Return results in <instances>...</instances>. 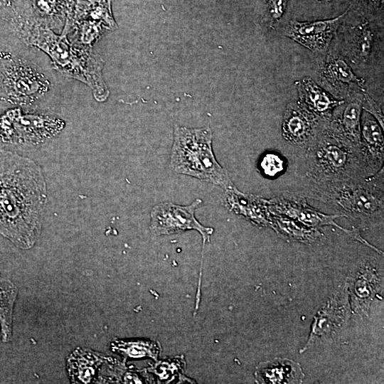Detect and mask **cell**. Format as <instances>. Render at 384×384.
Segmentation results:
<instances>
[{
	"instance_id": "cell-1",
	"label": "cell",
	"mask_w": 384,
	"mask_h": 384,
	"mask_svg": "<svg viewBox=\"0 0 384 384\" xmlns=\"http://www.w3.org/2000/svg\"><path fill=\"white\" fill-rule=\"evenodd\" d=\"M47 198L39 165L0 147V235L20 249L33 247L41 233Z\"/></svg>"
},
{
	"instance_id": "cell-2",
	"label": "cell",
	"mask_w": 384,
	"mask_h": 384,
	"mask_svg": "<svg viewBox=\"0 0 384 384\" xmlns=\"http://www.w3.org/2000/svg\"><path fill=\"white\" fill-rule=\"evenodd\" d=\"M58 73L43 51L9 29L0 33V102L49 109L59 89Z\"/></svg>"
},
{
	"instance_id": "cell-3",
	"label": "cell",
	"mask_w": 384,
	"mask_h": 384,
	"mask_svg": "<svg viewBox=\"0 0 384 384\" xmlns=\"http://www.w3.org/2000/svg\"><path fill=\"white\" fill-rule=\"evenodd\" d=\"M9 28L21 41L43 51L59 74L85 84L95 100L106 99L108 91L102 75V62L92 47L71 42L66 35L55 32L31 14L13 17Z\"/></svg>"
},
{
	"instance_id": "cell-4",
	"label": "cell",
	"mask_w": 384,
	"mask_h": 384,
	"mask_svg": "<svg viewBox=\"0 0 384 384\" xmlns=\"http://www.w3.org/2000/svg\"><path fill=\"white\" fill-rule=\"evenodd\" d=\"M383 168L366 178L334 182H312L301 191L319 201L345 218L363 223L383 220L384 211Z\"/></svg>"
},
{
	"instance_id": "cell-5",
	"label": "cell",
	"mask_w": 384,
	"mask_h": 384,
	"mask_svg": "<svg viewBox=\"0 0 384 384\" xmlns=\"http://www.w3.org/2000/svg\"><path fill=\"white\" fill-rule=\"evenodd\" d=\"M306 176L312 182H334L373 176L361 148L331 134L324 125L306 148Z\"/></svg>"
},
{
	"instance_id": "cell-6",
	"label": "cell",
	"mask_w": 384,
	"mask_h": 384,
	"mask_svg": "<svg viewBox=\"0 0 384 384\" xmlns=\"http://www.w3.org/2000/svg\"><path fill=\"white\" fill-rule=\"evenodd\" d=\"M64 119L50 109H31L0 102V147L39 146L60 135Z\"/></svg>"
},
{
	"instance_id": "cell-7",
	"label": "cell",
	"mask_w": 384,
	"mask_h": 384,
	"mask_svg": "<svg viewBox=\"0 0 384 384\" xmlns=\"http://www.w3.org/2000/svg\"><path fill=\"white\" fill-rule=\"evenodd\" d=\"M171 165L176 173L213 183L225 190L233 186L227 171L215 159L209 127H176Z\"/></svg>"
},
{
	"instance_id": "cell-8",
	"label": "cell",
	"mask_w": 384,
	"mask_h": 384,
	"mask_svg": "<svg viewBox=\"0 0 384 384\" xmlns=\"http://www.w3.org/2000/svg\"><path fill=\"white\" fill-rule=\"evenodd\" d=\"M267 206L270 213L285 215L308 227L317 228L324 225H333L365 245L375 248L361 236L357 229H345L335 222V219L343 217L342 215L325 214L309 205L306 198L296 192H280L267 200Z\"/></svg>"
},
{
	"instance_id": "cell-9",
	"label": "cell",
	"mask_w": 384,
	"mask_h": 384,
	"mask_svg": "<svg viewBox=\"0 0 384 384\" xmlns=\"http://www.w3.org/2000/svg\"><path fill=\"white\" fill-rule=\"evenodd\" d=\"M201 203V199H196L191 205L186 206L172 203L155 206L151 211L150 230L156 235H161L195 230L201 233L204 242L209 241L213 229L202 225L194 215Z\"/></svg>"
},
{
	"instance_id": "cell-10",
	"label": "cell",
	"mask_w": 384,
	"mask_h": 384,
	"mask_svg": "<svg viewBox=\"0 0 384 384\" xmlns=\"http://www.w3.org/2000/svg\"><path fill=\"white\" fill-rule=\"evenodd\" d=\"M348 10L337 17L314 21H292L284 29V35L312 52L327 50Z\"/></svg>"
},
{
	"instance_id": "cell-11",
	"label": "cell",
	"mask_w": 384,
	"mask_h": 384,
	"mask_svg": "<svg viewBox=\"0 0 384 384\" xmlns=\"http://www.w3.org/2000/svg\"><path fill=\"white\" fill-rule=\"evenodd\" d=\"M321 80L322 85L329 89L328 92L333 93L338 100L359 95L361 92H365V80L353 72L340 55L327 56L321 70Z\"/></svg>"
},
{
	"instance_id": "cell-12",
	"label": "cell",
	"mask_w": 384,
	"mask_h": 384,
	"mask_svg": "<svg viewBox=\"0 0 384 384\" xmlns=\"http://www.w3.org/2000/svg\"><path fill=\"white\" fill-rule=\"evenodd\" d=\"M324 122L298 102H291L284 113L282 135L288 143L306 149L321 129Z\"/></svg>"
},
{
	"instance_id": "cell-13",
	"label": "cell",
	"mask_w": 384,
	"mask_h": 384,
	"mask_svg": "<svg viewBox=\"0 0 384 384\" xmlns=\"http://www.w3.org/2000/svg\"><path fill=\"white\" fill-rule=\"evenodd\" d=\"M362 106L363 99L358 95L345 100L324 122L325 128L336 137L360 148Z\"/></svg>"
},
{
	"instance_id": "cell-14",
	"label": "cell",
	"mask_w": 384,
	"mask_h": 384,
	"mask_svg": "<svg viewBox=\"0 0 384 384\" xmlns=\"http://www.w3.org/2000/svg\"><path fill=\"white\" fill-rule=\"evenodd\" d=\"M299 95V104L321 121L330 119L333 111L345 100H338L317 85L310 78L294 82Z\"/></svg>"
},
{
	"instance_id": "cell-15",
	"label": "cell",
	"mask_w": 384,
	"mask_h": 384,
	"mask_svg": "<svg viewBox=\"0 0 384 384\" xmlns=\"http://www.w3.org/2000/svg\"><path fill=\"white\" fill-rule=\"evenodd\" d=\"M383 129L378 121L363 110L361 119V151L372 173L375 174L383 168Z\"/></svg>"
},
{
	"instance_id": "cell-16",
	"label": "cell",
	"mask_w": 384,
	"mask_h": 384,
	"mask_svg": "<svg viewBox=\"0 0 384 384\" xmlns=\"http://www.w3.org/2000/svg\"><path fill=\"white\" fill-rule=\"evenodd\" d=\"M343 36L346 41L344 50L352 63H366L375 52L377 34L368 21L346 27Z\"/></svg>"
},
{
	"instance_id": "cell-17",
	"label": "cell",
	"mask_w": 384,
	"mask_h": 384,
	"mask_svg": "<svg viewBox=\"0 0 384 384\" xmlns=\"http://www.w3.org/2000/svg\"><path fill=\"white\" fill-rule=\"evenodd\" d=\"M227 203L236 213L261 227H270V212L267 199L247 194L234 186L227 189Z\"/></svg>"
},
{
	"instance_id": "cell-18",
	"label": "cell",
	"mask_w": 384,
	"mask_h": 384,
	"mask_svg": "<svg viewBox=\"0 0 384 384\" xmlns=\"http://www.w3.org/2000/svg\"><path fill=\"white\" fill-rule=\"evenodd\" d=\"M303 377L299 364L287 358L261 363L255 371L259 383H299Z\"/></svg>"
},
{
	"instance_id": "cell-19",
	"label": "cell",
	"mask_w": 384,
	"mask_h": 384,
	"mask_svg": "<svg viewBox=\"0 0 384 384\" xmlns=\"http://www.w3.org/2000/svg\"><path fill=\"white\" fill-rule=\"evenodd\" d=\"M105 358L102 354L90 350L76 348L67 360V370L71 382L91 383Z\"/></svg>"
},
{
	"instance_id": "cell-20",
	"label": "cell",
	"mask_w": 384,
	"mask_h": 384,
	"mask_svg": "<svg viewBox=\"0 0 384 384\" xmlns=\"http://www.w3.org/2000/svg\"><path fill=\"white\" fill-rule=\"evenodd\" d=\"M270 227L280 236L304 243L316 242L322 236L317 228L306 226L285 215L270 213Z\"/></svg>"
},
{
	"instance_id": "cell-21",
	"label": "cell",
	"mask_w": 384,
	"mask_h": 384,
	"mask_svg": "<svg viewBox=\"0 0 384 384\" xmlns=\"http://www.w3.org/2000/svg\"><path fill=\"white\" fill-rule=\"evenodd\" d=\"M110 348L124 359L148 358L155 361H157L161 351V346L159 341L146 338H115L112 341Z\"/></svg>"
},
{
	"instance_id": "cell-22",
	"label": "cell",
	"mask_w": 384,
	"mask_h": 384,
	"mask_svg": "<svg viewBox=\"0 0 384 384\" xmlns=\"http://www.w3.org/2000/svg\"><path fill=\"white\" fill-rule=\"evenodd\" d=\"M18 288L9 279L0 274V335L4 343L12 338L13 314Z\"/></svg>"
},
{
	"instance_id": "cell-23",
	"label": "cell",
	"mask_w": 384,
	"mask_h": 384,
	"mask_svg": "<svg viewBox=\"0 0 384 384\" xmlns=\"http://www.w3.org/2000/svg\"><path fill=\"white\" fill-rule=\"evenodd\" d=\"M184 360L181 356L158 362L149 371L153 372L164 383L171 382L176 374L183 370Z\"/></svg>"
},
{
	"instance_id": "cell-24",
	"label": "cell",
	"mask_w": 384,
	"mask_h": 384,
	"mask_svg": "<svg viewBox=\"0 0 384 384\" xmlns=\"http://www.w3.org/2000/svg\"><path fill=\"white\" fill-rule=\"evenodd\" d=\"M261 172L269 178L280 175L285 169V162L283 157L275 152L265 154L259 162Z\"/></svg>"
},
{
	"instance_id": "cell-25",
	"label": "cell",
	"mask_w": 384,
	"mask_h": 384,
	"mask_svg": "<svg viewBox=\"0 0 384 384\" xmlns=\"http://www.w3.org/2000/svg\"><path fill=\"white\" fill-rule=\"evenodd\" d=\"M288 0H267V19L273 28L280 21L285 13Z\"/></svg>"
},
{
	"instance_id": "cell-26",
	"label": "cell",
	"mask_w": 384,
	"mask_h": 384,
	"mask_svg": "<svg viewBox=\"0 0 384 384\" xmlns=\"http://www.w3.org/2000/svg\"><path fill=\"white\" fill-rule=\"evenodd\" d=\"M363 95V110L370 114L383 129V114L380 106L366 93Z\"/></svg>"
},
{
	"instance_id": "cell-27",
	"label": "cell",
	"mask_w": 384,
	"mask_h": 384,
	"mask_svg": "<svg viewBox=\"0 0 384 384\" xmlns=\"http://www.w3.org/2000/svg\"><path fill=\"white\" fill-rule=\"evenodd\" d=\"M7 11L0 5V33L4 30L6 25Z\"/></svg>"
},
{
	"instance_id": "cell-28",
	"label": "cell",
	"mask_w": 384,
	"mask_h": 384,
	"mask_svg": "<svg viewBox=\"0 0 384 384\" xmlns=\"http://www.w3.org/2000/svg\"><path fill=\"white\" fill-rule=\"evenodd\" d=\"M21 1L22 0H0V5L4 9H10Z\"/></svg>"
},
{
	"instance_id": "cell-29",
	"label": "cell",
	"mask_w": 384,
	"mask_h": 384,
	"mask_svg": "<svg viewBox=\"0 0 384 384\" xmlns=\"http://www.w3.org/2000/svg\"><path fill=\"white\" fill-rule=\"evenodd\" d=\"M319 1H329V0H319Z\"/></svg>"
}]
</instances>
